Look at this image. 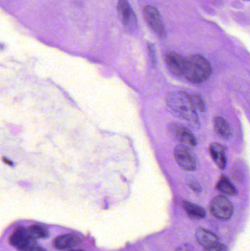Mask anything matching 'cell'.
I'll list each match as a JSON object with an SVG mask.
<instances>
[{
    "mask_svg": "<svg viewBox=\"0 0 250 251\" xmlns=\"http://www.w3.org/2000/svg\"><path fill=\"white\" fill-rule=\"evenodd\" d=\"M81 240L77 235L73 234H63L54 239L53 246L59 250L70 249L80 243Z\"/></svg>",
    "mask_w": 250,
    "mask_h": 251,
    "instance_id": "8fae6325",
    "label": "cell"
},
{
    "mask_svg": "<svg viewBox=\"0 0 250 251\" xmlns=\"http://www.w3.org/2000/svg\"><path fill=\"white\" fill-rule=\"evenodd\" d=\"M210 154L220 169L224 170L227 166L226 148L218 143H214L209 147Z\"/></svg>",
    "mask_w": 250,
    "mask_h": 251,
    "instance_id": "30bf717a",
    "label": "cell"
},
{
    "mask_svg": "<svg viewBox=\"0 0 250 251\" xmlns=\"http://www.w3.org/2000/svg\"><path fill=\"white\" fill-rule=\"evenodd\" d=\"M183 209L189 218L194 220L203 219L205 216V209L198 205L194 204L190 202H183Z\"/></svg>",
    "mask_w": 250,
    "mask_h": 251,
    "instance_id": "5bb4252c",
    "label": "cell"
},
{
    "mask_svg": "<svg viewBox=\"0 0 250 251\" xmlns=\"http://www.w3.org/2000/svg\"><path fill=\"white\" fill-rule=\"evenodd\" d=\"M166 64L169 70L177 76H183L186 58L174 51H170L166 54Z\"/></svg>",
    "mask_w": 250,
    "mask_h": 251,
    "instance_id": "9c48e42d",
    "label": "cell"
},
{
    "mask_svg": "<svg viewBox=\"0 0 250 251\" xmlns=\"http://www.w3.org/2000/svg\"><path fill=\"white\" fill-rule=\"evenodd\" d=\"M221 250V247L220 245L218 246H213V247L206 248L205 251H220Z\"/></svg>",
    "mask_w": 250,
    "mask_h": 251,
    "instance_id": "ac0fdd59",
    "label": "cell"
},
{
    "mask_svg": "<svg viewBox=\"0 0 250 251\" xmlns=\"http://www.w3.org/2000/svg\"><path fill=\"white\" fill-rule=\"evenodd\" d=\"M212 74V66L205 57L201 54H193L186 58L183 76L193 83H202Z\"/></svg>",
    "mask_w": 250,
    "mask_h": 251,
    "instance_id": "7a4b0ae2",
    "label": "cell"
},
{
    "mask_svg": "<svg viewBox=\"0 0 250 251\" xmlns=\"http://www.w3.org/2000/svg\"><path fill=\"white\" fill-rule=\"evenodd\" d=\"M190 97L191 100H192L195 108H196L197 110H200L201 112L205 111V104H204V101H203L201 97H200L199 95H198V94H193V95L190 96Z\"/></svg>",
    "mask_w": 250,
    "mask_h": 251,
    "instance_id": "e0dca14e",
    "label": "cell"
},
{
    "mask_svg": "<svg viewBox=\"0 0 250 251\" xmlns=\"http://www.w3.org/2000/svg\"><path fill=\"white\" fill-rule=\"evenodd\" d=\"M210 210L215 218L223 221L230 219L233 214V205L223 196H217L211 201Z\"/></svg>",
    "mask_w": 250,
    "mask_h": 251,
    "instance_id": "277c9868",
    "label": "cell"
},
{
    "mask_svg": "<svg viewBox=\"0 0 250 251\" xmlns=\"http://www.w3.org/2000/svg\"><path fill=\"white\" fill-rule=\"evenodd\" d=\"M174 156L179 166L184 171H193L196 169V159L189 148L182 144L178 145L175 149Z\"/></svg>",
    "mask_w": 250,
    "mask_h": 251,
    "instance_id": "5b68a950",
    "label": "cell"
},
{
    "mask_svg": "<svg viewBox=\"0 0 250 251\" xmlns=\"http://www.w3.org/2000/svg\"><path fill=\"white\" fill-rule=\"evenodd\" d=\"M31 235L35 240L37 239L47 238L48 237V233L45 228L39 226L33 225L28 227Z\"/></svg>",
    "mask_w": 250,
    "mask_h": 251,
    "instance_id": "2e32d148",
    "label": "cell"
},
{
    "mask_svg": "<svg viewBox=\"0 0 250 251\" xmlns=\"http://www.w3.org/2000/svg\"><path fill=\"white\" fill-rule=\"evenodd\" d=\"M29 251H46L43 248L39 247V246H34L33 247L31 248Z\"/></svg>",
    "mask_w": 250,
    "mask_h": 251,
    "instance_id": "d6986e66",
    "label": "cell"
},
{
    "mask_svg": "<svg viewBox=\"0 0 250 251\" xmlns=\"http://www.w3.org/2000/svg\"><path fill=\"white\" fill-rule=\"evenodd\" d=\"M190 187H192L193 190H196V191L197 190H200V187L196 182H191Z\"/></svg>",
    "mask_w": 250,
    "mask_h": 251,
    "instance_id": "ffe728a7",
    "label": "cell"
},
{
    "mask_svg": "<svg viewBox=\"0 0 250 251\" xmlns=\"http://www.w3.org/2000/svg\"><path fill=\"white\" fill-rule=\"evenodd\" d=\"M167 105L175 116L189 122L195 127L200 126L199 118L190 96L183 91L170 93L167 97Z\"/></svg>",
    "mask_w": 250,
    "mask_h": 251,
    "instance_id": "6da1fadb",
    "label": "cell"
},
{
    "mask_svg": "<svg viewBox=\"0 0 250 251\" xmlns=\"http://www.w3.org/2000/svg\"><path fill=\"white\" fill-rule=\"evenodd\" d=\"M144 17L151 29L160 37L165 35V29L159 13L155 7L152 6H145L143 10Z\"/></svg>",
    "mask_w": 250,
    "mask_h": 251,
    "instance_id": "ba28073f",
    "label": "cell"
},
{
    "mask_svg": "<svg viewBox=\"0 0 250 251\" xmlns=\"http://www.w3.org/2000/svg\"><path fill=\"white\" fill-rule=\"evenodd\" d=\"M169 131L182 145L186 147L194 148L197 146V140L193 133L182 124L172 123L169 126Z\"/></svg>",
    "mask_w": 250,
    "mask_h": 251,
    "instance_id": "8992f818",
    "label": "cell"
},
{
    "mask_svg": "<svg viewBox=\"0 0 250 251\" xmlns=\"http://www.w3.org/2000/svg\"><path fill=\"white\" fill-rule=\"evenodd\" d=\"M117 10L123 25L129 30L135 31L137 26V21L127 0H118Z\"/></svg>",
    "mask_w": 250,
    "mask_h": 251,
    "instance_id": "52a82bcc",
    "label": "cell"
},
{
    "mask_svg": "<svg viewBox=\"0 0 250 251\" xmlns=\"http://www.w3.org/2000/svg\"><path fill=\"white\" fill-rule=\"evenodd\" d=\"M35 239L32 237L29 228L19 227L16 228L9 238V243L13 247L20 251H29L35 246Z\"/></svg>",
    "mask_w": 250,
    "mask_h": 251,
    "instance_id": "3957f363",
    "label": "cell"
},
{
    "mask_svg": "<svg viewBox=\"0 0 250 251\" xmlns=\"http://www.w3.org/2000/svg\"><path fill=\"white\" fill-rule=\"evenodd\" d=\"M82 251L77 250V251Z\"/></svg>",
    "mask_w": 250,
    "mask_h": 251,
    "instance_id": "44dd1931",
    "label": "cell"
},
{
    "mask_svg": "<svg viewBox=\"0 0 250 251\" xmlns=\"http://www.w3.org/2000/svg\"><path fill=\"white\" fill-rule=\"evenodd\" d=\"M214 130L219 137L223 140H229L232 136L231 128L228 122L223 117H216L214 119Z\"/></svg>",
    "mask_w": 250,
    "mask_h": 251,
    "instance_id": "4fadbf2b",
    "label": "cell"
},
{
    "mask_svg": "<svg viewBox=\"0 0 250 251\" xmlns=\"http://www.w3.org/2000/svg\"><path fill=\"white\" fill-rule=\"evenodd\" d=\"M195 237L199 244L204 246L205 249L220 245L218 237L211 231L204 228H199L196 231Z\"/></svg>",
    "mask_w": 250,
    "mask_h": 251,
    "instance_id": "7c38bea8",
    "label": "cell"
},
{
    "mask_svg": "<svg viewBox=\"0 0 250 251\" xmlns=\"http://www.w3.org/2000/svg\"><path fill=\"white\" fill-rule=\"evenodd\" d=\"M217 188L222 193L229 196H236L238 193L237 190L233 183L224 176L220 178V181L217 183Z\"/></svg>",
    "mask_w": 250,
    "mask_h": 251,
    "instance_id": "9a60e30c",
    "label": "cell"
}]
</instances>
